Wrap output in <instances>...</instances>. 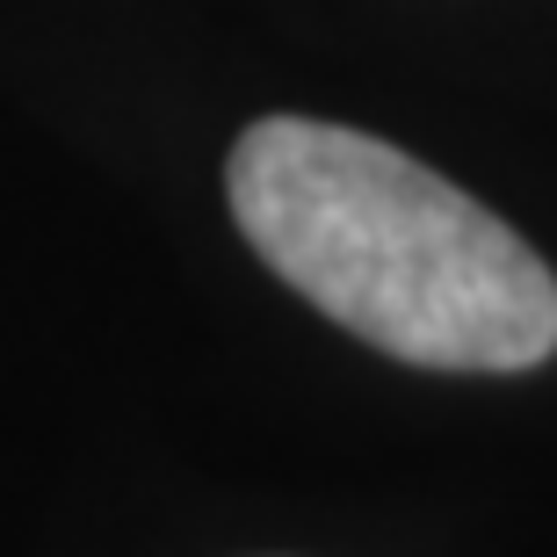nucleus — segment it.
<instances>
[{
  "label": "nucleus",
  "mask_w": 557,
  "mask_h": 557,
  "mask_svg": "<svg viewBox=\"0 0 557 557\" xmlns=\"http://www.w3.org/2000/svg\"><path fill=\"white\" fill-rule=\"evenodd\" d=\"M247 247L355 341L420 370H536L557 275L413 152L348 124L261 116L225 166Z\"/></svg>",
  "instance_id": "nucleus-1"
}]
</instances>
